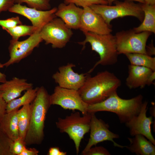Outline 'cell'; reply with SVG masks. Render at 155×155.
Segmentation results:
<instances>
[{"label": "cell", "mask_w": 155, "mask_h": 155, "mask_svg": "<svg viewBox=\"0 0 155 155\" xmlns=\"http://www.w3.org/2000/svg\"><path fill=\"white\" fill-rule=\"evenodd\" d=\"M66 152L61 150L58 147H51L49 149L47 153L48 155H66Z\"/></svg>", "instance_id": "836d02e7"}, {"label": "cell", "mask_w": 155, "mask_h": 155, "mask_svg": "<svg viewBox=\"0 0 155 155\" xmlns=\"http://www.w3.org/2000/svg\"><path fill=\"white\" fill-rule=\"evenodd\" d=\"M38 87L29 89L24 94L18 98H16L10 101L7 104L6 113L14 110L18 109L24 105L30 104L35 99Z\"/></svg>", "instance_id": "7402d4cb"}, {"label": "cell", "mask_w": 155, "mask_h": 155, "mask_svg": "<svg viewBox=\"0 0 155 155\" xmlns=\"http://www.w3.org/2000/svg\"><path fill=\"white\" fill-rule=\"evenodd\" d=\"M12 37L11 40H18L21 37L30 36L37 30H40L33 26L21 24L12 28L5 29Z\"/></svg>", "instance_id": "d4e9b609"}, {"label": "cell", "mask_w": 155, "mask_h": 155, "mask_svg": "<svg viewBox=\"0 0 155 155\" xmlns=\"http://www.w3.org/2000/svg\"><path fill=\"white\" fill-rule=\"evenodd\" d=\"M4 67L3 64L0 63V69ZM7 81L6 75L0 72V83H4Z\"/></svg>", "instance_id": "8d00e7d4"}, {"label": "cell", "mask_w": 155, "mask_h": 155, "mask_svg": "<svg viewBox=\"0 0 155 155\" xmlns=\"http://www.w3.org/2000/svg\"><path fill=\"white\" fill-rule=\"evenodd\" d=\"M128 139L130 144L125 148L131 152L137 155H155V145L143 135L137 134Z\"/></svg>", "instance_id": "d6986e66"}, {"label": "cell", "mask_w": 155, "mask_h": 155, "mask_svg": "<svg viewBox=\"0 0 155 155\" xmlns=\"http://www.w3.org/2000/svg\"><path fill=\"white\" fill-rule=\"evenodd\" d=\"M114 5L95 4L90 7L96 13L100 15L106 22L111 26V21L114 19L126 16H132L142 22L144 14L141 4H136L133 1L124 2L115 1Z\"/></svg>", "instance_id": "8992f818"}, {"label": "cell", "mask_w": 155, "mask_h": 155, "mask_svg": "<svg viewBox=\"0 0 155 155\" xmlns=\"http://www.w3.org/2000/svg\"><path fill=\"white\" fill-rule=\"evenodd\" d=\"M7 104L0 90V122L6 113Z\"/></svg>", "instance_id": "d6a6232c"}, {"label": "cell", "mask_w": 155, "mask_h": 155, "mask_svg": "<svg viewBox=\"0 0 155 155\" xmlns=\"http://www.w3.org/2000/svg\"><path fill=\"white\" fill-rule=\"evenodd\" d=\"M152 33L135 32L133 29L117 32L115 36L118 55L138 53L147 54L146 43Z\"/></svg>", "instance_id": "52a82bcc"}, {"label": "cell", "mask_w": 155, "mask_h": 155, "mask_svg": "<svg viewBox=\"0 0 155 155\" xmlns=\"http://www.w3.org/2000/svg\"><path fill=\"white\" fill-rule=\"evenodd\" d=\"M39 152L35 148H27L26 147L20 155H38Z\"/></svg>", "instance_id": "e575fe53"}, {"label": "cell", "mask_w": 155, "mask_h": 155, "mask_svg": "<svg viewBox=\"0 0 155 155\" xmlns=\"http://www.w3.org/2000/svg\"><path fill=\"white\" fill-rule=\"evenodd\" d=\"M143 99L141 94L129 99H124L120 98L116 91L101 102L88 104V112H112L117 115L121 123H125L138 115L144 102Z\"/></svg>", "instance_id": "3957f363"}, {"label": "cell", "mask_w": 155, "mask_h": 155, "mask_svg": "<svg viewBox=\"0 0 155 155\" xmlns=\"http://www.w3.org/2000/svg\"><path fill=\"white\" fill-rule=\"evenodd\" d=\"M85 40L78 42L83 46L86 44H90L92 49L97 53L100 56V59L87 73L92 72L97 65H110L116 63L118 61V53L115 36L111 33L100 34L87 32L84 33Z\"/></svg>", "instance_id": "277c9868"}, {"label": "cell", "mask_w": 155, "mask_h": 155, "mask_svg": "<svg viewBox=\"0 0 155 155\" xmlns=\"http://www.w3.org/2000/svg\"><path fill=\"white\" fill-rule=\"evenodd\" d=\"M51 105H58L65 109L80 111L86 114L88 104L82 99L78 90L63 88L57 86L50 95Z\"/></svg>", "instance_id": "9c48e42d"}, {"label": "cell", "mask_w": 155, "mask_h": 155, "mask_svg": "<svg viewBox=\"0 0 155 155\" xmlns=\"http://www.w3.org/2000/svg\"><path fill=\"white\" fill-rule=\"evenodd\" d=\"M155 79V71H153L148 78L147 85L150 86L153 84Z\"/></svg>", "instance_id": "d590c367"}, {"label": "cell", "mask_w": 155, "mask_h": 155, "mask_svg": "<svg viewBox=\"0 0 155 155\" xmlns=\"http://www.w3.org/2000/svg\"><path fill=\"white\" fill-rule=\"evenodd\" d=\"M24 140L20 137L13 141L9 147V151L12 155H20L26 147Z\"/></svg>", "instance_id": "f1b7e54d"}, {"label": "cell", "mask_w": 155, "mask_h": 155, "mask_svg": "<svg viewBox=\"0 0 155 155\" xmlns=\"http://www.w3.org/2000/svg\"><path fill=\"white\" fill-rule=\"evenodd\" d=\"M37 30L27 39L22 41L11 40L8 47L10 58L3 63L8 67L20 62L31 54L34 49L38 47L43 40L40 31Z\"/></svg>", "instance_id": "30bf717a"}, {"label": "cell", "mask_w": 155, "mask_h": 155, "mask_svg": "<svg viewBox=\"0 0 155 155\" xmlns=\"http://www.w3.org/2000/svg\"><path fill=\"white\" fill-rule=\"evenodd\" d=\"M148 104L147 101L144 102L138 115L133 117L125 124L129 128L131 136L133 137L137 134L143 135L155 145V140L152 133L151 129V125L153 123V117L146 116Z\"/></svg>", "instance_id": "5bb4252c"}, {"label": "cell", "mask_w": 155, "mask_h": 155, "mask_svg": "<svg viewBox=\"0 0 155 155\" xmlns=\"http://www.w3.org/2000/svg\"><path fill=\"white\" fill-rule=\"evenodd\" d=\"M120 80L107 71L98 73L93 77L88 74L83 86L78 90L82 100L88 104L101 102L117 91Z\"/></svg>", "instance_id": "6da1fadb"}, {"label": "cell", "mask_w": 155, "mask_h": 155, "mask_svg": "<svg viewBox=\"0 0 155 155\" xmlns=\"http://www.w3.org/2000/svg\"><path fill=\"white\" fill-rule=\"evenodd\" d=\"M108 124L101 119H98L95 113H91L90 123V137L86 147L82 152L84 155L93 146L99 143L106 141L111 142L114 146L121 148L125 147L116 143L114 139L119 137V135L111 131Z\"/></svg>", "instance_id": "8fae6325"}, {"label": "cell", "mask_w": 155, "mask_h": 155, "mask_svg": "<svg viewBox=\"0 0 155 155\" xmlns=\"http://www.w3.org/2000/svg\"><path fill=\"white\" fill-rule=\"evenodd\" d=\"M110 153L106 148L99 146L91 147L84 155H110Z\"/></svg>", "instance_id": "4dcf8cb0"}, {"label": "cell", "mask_w": 155, "mask_h": 155, "mask_svg": "<svg viewBox=\"0 0 155 155\" xmlns=\"http://www.w3.org/2000/svg\"><path fill=\"white\" fill-rule=\"evenodd\" d=\"M107 1L109 5H111L112 3L114 1H116V0H104ZM131 1H135L139 2L142 3H145V2L144 0H127Z\"/></svg>", "instance_id": "74e56055"}, {"label": "cell", "mask_w": 155, "mask_h": 155, "mask_svg": "<svg viewBox=\"0 0 155 155\" xmlns=\"http://www.w3.org/2000/svg\"><path fill=\"white\" fill-rule=\"evenodd\" d=\"M91 116V113L88 112L82 116L79 112H76L64 119L59 118L56 122L60 132L67 133L73 141L77 154L79 152L82 140L90 131Z\"/></svg>", "instance_id": "5b68a950"}, {"label": "cell", "mask_w": 155, "mask_h": 155, "mask_svg": "<svg viewBox=\"0 0 155 155\" xmlns=\"http://www.w3.org/2000/svg\"><path fill=\"white\" fill-rule=\"evenodd\" d=\"M141 7L144 14L142 24L133 29L136 33L148 31L155 33V5L142 3Z\"/></svg>", "instance_id": "44dd1931"}, {"label": "cell", "mask_w": 155, "mask_h": 155, "mask_svg": "<svg viewBox=\"0 0 155 155\" xmlns=\"http://www.w3.org/2000/svg\"><path fill=\"white\" fill-rule=\"evenodd\" d=\"M83 9L73 3L66 4L60 3L57 8L55 15L61 19L67 26L72 29H79Z\"/></svg>", "instance_id": "2e32d148"}, {"label": "cell", "mask_w": 155, "mask_h": 155, "mask_svg": "<svg viewBox=\"0 0 155 155\" xmlns=\"http://www.w3.org/2000/svg\"><path fill=\"white\" fill-rule=\"evenodd\" d=\"M75 65L72 63L61 66L52 78L58 86L62 88L78 90L83 86L88 73L79 74L72 68Z\"/></svg>", "instance_id": "7c38bea8"}, {"label": "cell", "mask_w": 155, "mask_h": 155, "mask_svg": "<svg viewBox=\"0 0 155 155\" xmlns=\"http://www.w3.org/2000/svg\"><path fill=\"white\" fill-rule=\"evenodd\" d=\"M57 7L47 10H40L27 7L21 4H15L8 10L23 16L28 19L32 26L41 30L42 28L53 18L57 17L55 13Z\"/></svg>", "instance_id": "4fadbf2b"}, {"label": "cell", "mask_w": 155, "mask_h": 155, "mask_svg": "<svg viewBox=\"0 0 155 155\" xmlns=\"http://www.w3.org/2000/svg\"><path fill=\"white\" fill-rule=\"evenodd\" d=\"M150 113L151 116L155 118V104L154 103H153L152 107L150 109Z\"/></svg>", "instance_id": "f35d334b"}, {"label": "cell", "mask_w": 155, "mask_h": 155, "mask_svg": "<svg viewBox=\"0 0 155 155\" xmlns=\"http://www.w3.org/2000/svg\"><path fill=\"white\" fill-rule=\"evenodd\" d=\"M145 3L150 5H155V0H144Z\"/></svg>", "instance_id": "ab89813d"}, {"label": "cell", "mask_w": 155, "mask_h": 155, "mask_svg": "<svg viewBox=\"0 0 155 155\" xmlns=\"http://www.w3.org/2000/svg\"><path fill=\"white\" fill-rule=\"evenodd\" d=\"M51 105L50 95L46 90L43 86L38 87L35 99L30 104V119L24 140L26 145L42 143L46 116Z\"/></svg>", "instance_id": "7a4b0ae2"}, {"label": "cell", "mask_w": 155, "mask_h": 155, "mask_svg": "<svg viewBox=\"0 0 155 155\" xmlns=\"http://www.w3.org/2000/svg\"><path fill=\"white\" fill-rule=\"evenodd\" d=\"M22 24V23L18 16L12 17L5 20H0V26L4 30Z\"/></svg>", "instance_id": "f546056e"}, {"label": "cell", "mask_w": 155, "mask_h": 155, "mask_svg": "<svg viewBox=\"0 0 155 155\" xmlns=\"http://www.w3.org/2000/svg\"><path fill=\"white\" fill-rule=\"evenodd\" d=\"M129 61L130 64L142 66L155 71V57L148 55L138 53L125 54Z\"/></svg>", "instance_id": "cb8c5ba5"}, {"label": "cell", "mask_w": 155, "mask_h": 155, "mask_svg": "<svg viewBox=\"0 0 155 155\" xmlns=\"http://www.w3.org/2000/svg\"><path fill=\"white\" fill-rule=\"evenodd\" d=\"M18 110L6 113L0 122V130L13 141L20 137L17 118Z\"/></svg>", "instance_id": "ffe728a7"}, {"label": "cell", "mask_w": 155, "mask_h": 155, "mask_svg": "<svg viewBox=\"0 0 155 155\" xmlns=\"http://www.w3.org/2000/svg\"><path fill=\"white\" fill-rule=\"evenodd\" d=\"M12 141L0 130V155H12L9 147Z\"/></svg>", "instance_id": "83f0119b"}, {"label": "cell", "mask_w": 155, "mask_h": 155, "mask_svg": "<svg viewBox=\"0 0 155 155\" xmlns=\"http://www.w3.org/2000/svg\"><path fill=\"white\" fill-rule=\"evenodd\" d=\"M30 104L22 106L17 112V118L20 137L25 140L30 121Z\"/></svg>", "instance_id": "603a6c76"}, {"label": "cell", "mask_w": 155, "mask_h": 155, "mask_svg": "<svg viewBox=\"0 0 155 155\" xmlns=\"http://www.w3.org/2000/svg\"><path fill=\"white\" fill-rule=\"evenodd\" d=\"M153 71L144 67L129 65L126 84L130 89L144 88L147 85L148 78Z\"/></svg>", "instance_id": "ac0fdd59"}, {"label": "cell", "mask_w": 155, "mask_h": 155, "mask_svg": "<svg viewBox=\"0 0 155 155\" xmlns=\"http://www.w3.org/2000/svg\"><path fill=\"white\" fill-rule=\"evenodd\" d=\"M40 33L45 44H51L52 48L55 49L65 47L73 34L71 29L57 17L46 24L41 30Z\"/></svg>", "instance_id": "ba28073f"}, {"label": "cell", "mask_w": 155, "mask_h": 155, "mask_svg": "<svg viewBox=\"0 0 155 155\" xmlns=\"http://www.w3.org/2000/svg\"><path fill=\"white\" fill-rule=\"evenodd\" d=\"M79 29L83 33L90 32L98 34L111 33V26L108 25L99 14L96 13L90 7L83 8Z\"/></svg>", "instance_id": "9a60e30c"}, {"label": "cell", "mask_w": 155, "mask_h": 155, "mask_svg": "<svg viewBox=\"0 0 155 155\" xmlns=\"http://www.w3.org/2000/svg\"><path fill=\"white\" fill-rule=\"evenodd\" d=\"M15 4V0H0V13L8 11Z\"/></svg>", "instance_id": "1f68e13d"}, {"label": "cell", "mask_w": 155, "mask_h": 155, "mask_svg": "<svg viewBox=\"0 0 155 155\" xmlns=\"http://www.w3.org/2000/svg\"><path fill=\"white\" fill-rule=\"evenodd\" d=\"M64 3L66 4L73 3L78 6L83 8L86 7H90L95 4L108 5L107 1L104 0H63Z\"/></svg>", "instance_id": "4316f807"}, {"label": "cell", "mask_w": 155, "mask_h": 155, "mask_svg": "<svg viewBox=\"0 0 155 155\" xmlns=\"http://www.w3.org/2000/svg\"><path fill=\"white\" fill-rule=\"evenodd\" d=\"M33 88L26 79L14 77L0 85V90L7 103L20 96L22 93Z\"/></svg>", "instance_id": "e0dca14e"}, {"label": "cell", "mask_w": 155, "mask_h": 155, "mask_svg": "<svg viewBox=\"0 0 155 155\" xmlns=\"http://www.w3.org/2000/svg\"><path fill=\"white\" fill-rule=\"evenodd\" d=\"M26 3L29 7L40 10H47L51 9L50 0H15V4Z\"/></svg>", "instance_id": "484cf974"}]
</instances>
